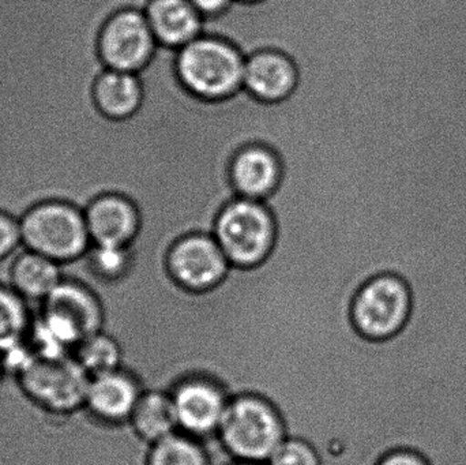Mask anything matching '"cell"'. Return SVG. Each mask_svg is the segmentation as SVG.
<instances>
[{"label": "cell", "mask_w": 466, "mask_h": 465, "mask_svg": "<svg viewBox=\"0 0 466 465\" xmlns=\"http://www.w3.org/2000/svg\"><path fill=\"white\" fill-rule=\"evenodd\" d=\"M106 327V308L97 292L81 278L67 275L41 303L27 346L37 355H73L81 341Z\"/></svg>", "instance_id": "1"}, {"label": "cell", "mask_w": 466, "mask_h": 465, "mask_svg": "<svg viewBox=\"0 0 466 465\" xmlns=\"http://www.w3.org/2000/svg\"><path fill=\"white\" fill-rule=\"evenodd\" d=\"M246 56L223 38L202 35L177 49V70L188 92L223 100L243 89Z\"/></svg>", "instance_id": "2"}, {"label": "cell", "mask_w": 466, "mask_h": 465, "mask_svg": "<svg viewBox=\"0 0 466 465\" xmlns=\"http://www.w3.org/2000/svg\"><path fill=\"white\" fill-rule=\"evenodd\" d=\"M24 395L48 414L73 415L84 411L90 377L74 355H37L30 351L15 371Z\"/></svg>", "instance_id": "3"}, {"label": "cell", "mask_w": 466, "mask_h": 465, "mask_svg": "<svg viewBox=\"0 0 466 465\" xmlns=\"http://www.w3.org/2000/svg\"><path fill=\"white\" fill-rule=\"evenodd\" d=\"M218 436L236 460L266 464L287 439V431L268 401L243 395L228 401Z\"/></svg>", "instance_id": "4"}, {"label": "cell", "mask_w": 466, "mask_h": 465, "mask_svg": "<svg viewBox=\"0 0 466 465\" xmlns=\"http://www.w3.org/2000/svg\"><path fill=\"white\" fill-rule=\"evenodd\" d=\"M19 224L25 248L62 265L81 258L92 246L84 210L68 202L35 205Z\"/></svg>", "instance_id": "5"}, {"label": "cell", "mask_w": 466, "mask_h": 465, "mask_svg": "<svg viewBox=\"0 0 466 465\" xmlns=\"http://www.w3.org/2000/svg\"><path fill=\"white\" fill-rule=\"evenodd\" d=\"M276 231L265 202L236 197L221 209L212 235L233 267L252 268L268 258Z\"/></svg>", "instance_id": "6"}, {"label": "cell", "mask_w": 466, "mask_h": 465, "mask_svg": "<svg viewBox=\"0 0 466 465\" xmlns=\"http://www.w3.org/2000/svg\"><path fill=\"white\" fill-rule=\"evenodd\" d=\"M412 308V291L408 281L396 273H382L370 278L356 294L353 324L366 338L386 340L404 329Z\"/></svg>", "instance_id": "7"}, {"label": "cell", "mask_w": 466, "mask_h": 465, "mask_svg": "<svg viewBox=\"0 0 466 465\" xmlns=\"http://www.w3.org/2000/svg\"><path fill=\"white\" fill-rule=\"evenodd\" d=\"M158 43L145 11H117L101 30L100 56L106 68L138 74L152 59Z\"/></svg>", "instance_id": "8"}, {"label": "cell", "mask_w": 466, "mask_h": 465, "mask_svg": "<svg viewBox=\"0 0 466 465\" xmlns=\"http://www.w3.org/2000/svg\"><path fill=\"white\" fill-rule=\"evenodd\" d=\"M231 267L212 234L186 235L169 251L172 278L190 291L215 288L228 275Z\"/></svg>", "instance_id": "9"}, {"label": "cell", "mask_w": 466, "mask_h": 465, "mask_svg": "<svg viewBox=\"0 0 466 465\" xmlns=\"http://www.w3.org/2000/svg\"><path fill=\"white\" fill-rule=\"evenodd\" d=\"M171 395L180 431L197 439L218 433L229 401L223 388L212 379L193 377L180 382Z\"/></svg>", "instance_id": "10"}, {"label": "cell", "mask_w": 466, "mask_h": 465, "mask_svg": "<svg viewBox=\"0 0 466 465\" xmlns=\"http://www.w3.org/2000/svg\"><path fill=\"white\" fill-rule=\"evenodd\" d=\"M137 379L123 369L92 377L85 399L87 418L106 425L127 422L141 398Z\"/></svg>", "instance_id": "11"}, {"label": "cell", "mask_w": 466, "mask_h": 465, "mask_svg": "<svg viewBox=\"0 0 466 465\" xmlns=\"http://www.w3.org/2000/svg\"><path fill=\"white\" fill-rule=\"evenodd\" d=\"M84 213L92 245L128 248L138 235V209L119 194L98 197Z\"/></svg>", "instance_id": "12"}, {"label": "cell", "mask_w": 466, "mask_h": 465, "mask_svg": "<svg viewBox=\"0 0 466 465\" xmlns=\"http://www.w3.org/2000/svg\"><path fill=\"white\" fill-rule=\"evenodd\" d=\"M298 78L295 63L282 52L263 49L246 57L243 89L258 100H285L296 89Z\"/></svg>", "instance_id": "13"}, {"label": "cell", "mask_w": 466, "mask_h": 465, "mask_svg": "<svg viewBox=\"0 0 466 465\" xmlns=\"http://www.w3.org/2000/svg\"><path fill=\"white\" fill-rule=\"evenodd\" d=\"M281 177V161L265 145H247L233 157L231 180L238 197L265 202L277 190Z\"/></svg>", "instance_id": "14"}, {"label": "cell", "mask_w": 466, "mask_h": 465, "mask_svg": "<svg viewBox=\"0 0 466 465\" xmlns=\"http://www.w3.org/2000/svg\"><path fill=\"white\" fill-rule=\"evenodd\" d=\"M145 14L158 45L180 49L204 35L205 18L190 0H152Z\"/></svg>", "instance_id": "15"}, {"label": "cell", "mask_w": 466, "mask_h": 465, "mask_svg": "<svg viewBox=\"0 0 466 465\" xmlns=\"http://www.w3.org/2000/svg\"><path fill=\"white\" fill-rule=\"evenodd\" d=\"M7 276L8 286L27 303H43L66 275L59 262L22 248L11 258Z\"/></svg>", "instance_id": "16"}, {"label": "cell", "mask_w": 466, "mask_h": 465, "mask_svg": "<svg viewBox=\"0 0 466 465\" xmlns=\"http://www.w3.org/2000/svg\"><path fill=\"white\" fill-rule=\"evenodd\" d=\"M95 100L106 116L130 117L144 100V87L138 74L106 68L96 82Z\"/></svg>", "instance_id": "17"}, {"label": "cell", "mask_w": 466, "mask_h": 465, "mask_svg": "<svg viewBox=\"0 0 466 465\" xmlns=\"http://www.w3.org/2000/svg\"><path fill=\"white\" fill-rule=\"evenodd\" d=\"M130 423L150 444H157L180 431L171 393L144 392L134 409Z\"/></svg>", "instance_id": "18"}, {"label": "cell", "mask_w": 466, "mask_h": 465, "mask_svg": "<svg viewBox=\"0 0 466 465\" xmlns=\"http://www.w3.org/2000/svg\"><path fill=\"white\" fill-rule=\"evenodd\" d=\"M33 319L27 302L8 284L0 283V355L25 346Z\"/></svg>", "instance_id": "19"}, {"label": "cell", "mask_w": 466, "mask_h": 465, "mask_svg": "<svg viewBox=\"0 0 466 465\" xmlns=\"http://www.w3.org/2000/svg\"><path fill=\"white\" fill-rule=\"evenodd\" d=\"M76 362L90 379L122 369L123 351L119 341L106 330L95 333L76 346L73 352Z\"/></svg>", "instance_id": "20"}, {"label": "cell", "mask_w": 466, "mask_h": 465, "mask_svg": "<svg viewBox=\"0 0 466 465\" xmlns=\"http://www.w3.org/2000/svg\"><path fill=\"white\" fill-rule=\"evenodd\" d=\"M149 465H212L204 440L183 431L153 444Z\"/></svg>", "instance_id": "21"}, {"label": "cell", "mask_w": 466, "mask_h": 465, "mask_svg": "<svg viewBox=\"0 0 466 465\" xmlns=\"http://www.w3.org/2000/svg\"><path fill=\"white\" fill-rule=\"evenodd\" d=\"M268 465H322L317 450L299 439H287L268 459Z\"/></svg>", "instance_id": "22"}, {"label": "cell", "mask_w": 466, "mask_h": 465, "mask_svg": "<svg viewBox=\"0 0 466 465\" xmlns=\"http://www.w3.org/2000/svg\"><path fill=\"white\" fill-rule=\"evenodd\" d=\"M22 248L24 246L18 218L0 210V262L7 261Z\"/></svg>", "instance_id": "23"}, {"label": "cell", "mask_w": 466, "mask_h": 465, "mask_svg": "<svg viewBox=\"0 0 466 465\" xmlns=\"http://www.w3.org/2000/svg\"><path fill=\"white\" fill-rule=\"evenodd\" d=\"M378 465H430L427 459L412 450H397L380 459Z\"/></svg>", "instance_id": "24"}, {"label": "cell", "mask_w": 466, "mask_h": 465, "mask_svg": "<svg viewBox=\"0 0 466 465\" xmlns=\"http://www.w3.org/2000/svg\"><path fill=\"white\" fill-rule=\"evenodd\" d=\"M190 2L204 18H215L226 13L235 0H190Z\"/></svg>", "instance_id": "25"}, {"label": "cell", "mask_w": 466, "mask_h": 465, "mask_svg": "<svg viewBox=\"0 0 466 465\" xmlns=\"http://www.w3.org/2000/svg\"><path fill=\"white\" fill-rule=\"evenodd\" d=\"M258 8H260V7H258ZM254 10H255V8H254ZM254 10H251V11H254ZM265 10H266V8H265ZM251 11H248V13H251ZM271 11H273V10H271ZM248 13H247V14H248ZM319 13H320V11H319ZM247 14H246V15H247ZM290 14H292V13H290ZM304 14H309V13H304ZM246 15H244V16H246ZM393 15H394V14H393ZM244 16H243V18H244ZM396 18H397V16H396ZM397 21H399V19H397ZM231 32H232V27H231ZM229 40H231V33H229ZM400 40H401V37H400ZM401 62H402V57H401ZM400 156H401V152H400ZM399 172H400V168H399ZM397 180H399V177H397ZM396 188H397V186H396ZM394 193H396V191H394ZM393 198H394V196H393ZM391 202H393V199H391ZM390 205H389V207H390ZM386 210H388V209H386ZM386 210H385V212H386ZM385 212H383V213H385ZM383 213H382V215H383ZM378 216H380V215H378ZM375 217H377V216H375ZM369 218H372V217H369ZM293 220H295V218H293ZM276 221H281V220H276Z\"/></svg>", "instance_id": "26"}, {"label": "cell", "mask_w": 466, "mask_h": 465, "mask_svg": "<svg viewBox=\"0 0 466 465\" xmlns=\"http://www.w3.org/2000/svg\"><path fill=\"white\" fill-rule=\"evenodd\" d=\"M5 360H3L2 355H0V385H2L3 379H5Z\"/></svg>", "instance_id": "27"}, {"label": "cell", "mask_w": 466, "mask_h": 465, "mask_svg": "<svg viewBox=\"0 0 466 465\" xmlns=\"http://www.w3.org/2000/svg\"><path fill=\"white\" fill-rule=\"evenodd\" d=\"M231 465H268L265 463H252V461H235V463Z\"/></svg>", "instance_id": "28"}, {"label": "cell", "mask_w": 466, "mask_h": 465, "mask_svg": "<svg viewBox=\"0 0 466 465\" xmlns=\"http://www.w3.org/2000/svg\"><path fill=\"white\" fill-rule=\"evenodd\" d=\"M238 2L254 3V2H259V0H238Z\"/></svg>", "instance_id": "29"}]
</instances>
